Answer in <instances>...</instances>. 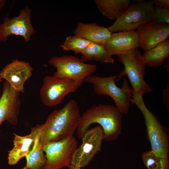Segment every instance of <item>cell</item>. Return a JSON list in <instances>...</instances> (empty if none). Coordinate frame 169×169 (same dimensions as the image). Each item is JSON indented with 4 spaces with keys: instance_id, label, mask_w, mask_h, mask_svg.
Instances as JSON below:
<instances>
[{
    "instance_id": "1",
    "label": "cell",
    "mask_w": 169,
    "mask_h": 169,
    "mask_svg": "<svg viewBox=\"0 0 169 169\" xmlns=\"http://www.w3.org/2000/svg\"><path fill=\"white\" fill-rule=\"evenodd\" d=\"M81 116L77 102L71 99L62 108L50 113L44 123L37 125L31 130L43 146L46 143L73 136Z\"/></svg>"
},
{
    "instance_id": "2",
    "label": "cell",
    "mask_w": 169,
    "mask_h": 169,
    "mask_svg": "<svg viewBox=\"0 0 169 169\" xmlns=\"http://www.w3.org/2000/svg\"><path fill=\"white\" fill-rule=\"evenodd\" d=\"M123 115L112 105H94L81 116L76 130L77 137L82 139L91 125L97 123L102 128L103 140L115 141L121 133Z\"/></svg>"
},
{
    "instance_id": "3",
    "label": "cell",
    "mask_w": 169,
    "mask_h": 169,
    "mask_svg": "<svg viewBox=\"0 0 169 169\" xmlns=\"http://www.w3.org/2000/svg\"><path fill=\"white\" fill-rule=\"evenodd\" d=\"M117 76L101 77L90 75L87 77L84 82L93 84L95 93L98 95L110 97L114 101L115 107L122 114H127L132 97V91L125 78L123 79L121 88L115 84Z\"/></svg>"
},
{
    "instance_id": "4",
    "label": "cell",
    "mask_w": 169,
    "mask_h": 169,
    "mask_svg": "<svg viewBox=\"0 0 169 169\" xmlns=\"http://www.w3.org/2000/svg\"><path fill=\"white\" fill-rule=\"evenodd\" d=\"M143 95H132L131 102L142 113L145 121L151 149L157 156L168 157L169 139L167 133L157 117L146 106Z\"/></svg>"
},
{
    "instance_id": "5",
    "label": "cell",
    "mask_w": 169,
    "mask_h": 169,
    "mask_svg": "<svg viewBox=\"0 0 169 169\" xmlns=\"http://www.w3.org/2000/svg\"><path fill=\"white\" fill-rule=\"evenodd\" d=\"M117 58L124 68L117 76L116 82L126 75L132 85V95H143L153 91L144 80L146 64L140 51L134 49L125 54L117 56Z\"/></svg>"
},
{
    "instance_id": "6",
    "label": "cell",
    "mask_w": 169,
    "mask_h": 169,
    "mask_svg": "<svg viewBox=\"0 0 169 169\" xmlns=\"http://www.w3.org/2000/svg\"><path fill=\"white\" fill-rule=\"evenodd\" d=\"M154 7L153 0L135 1L108 28L112 33L134 31L153 20Z\"/></svg>"
},
{
    "instance_id": "7",
    "label": "cell",
    "mask_w": 169,
    "mask_h": 169,
    "mask_svg": "<svg viewBox=\"0 0 169 169\" xmlns=\"http://www.w3.org/2000/svg\"><path fill=\"white\" fill-rule=\"evenodd\" d=\"M49 63L56 70L53 76L73 80L78 87H81L85 79L96 69L95 65L85 63L81 58L73 56H53L49 59Z\"/></svg>"
},
{
    "instance_id": "8",
    "label": "cell",
    "mask_w": 169,
    "mask_h": 169,
    "mask_svg": "<svg viewBox=\"0 0 169 169\" xmlns=\"http://www.w3.org/2000/svg\"><path fill=\"white\" fill-rule=\"evenodd\" d=\"M78 142L74 136L44 144L47 162L44 169H61L71 164Z\"/></svg>"
},
{
    "instance_id": "9",
    "label": "cell",
    "mask_w": 169,
    "mask_h": 169,
    "mask_svg": "<svg viewBox=\"0 0 169 169\" xmlns=\"http://www.w3.org/2000/svg\"><path fill=\"white\" fill-rule=\"evenodd\" d=\"M78 88L73 80L47 75L44 79L40 95L45 105L53 107L60 104L67 95L76 92Z\"/></svg>"
},
{
    "instance_id": "10",
    "label": "cell",
    "mask_w": 169,
    "mask_h": 169,
    "mask_svg": "<svg viewBox=\"0 0 169 169\" xmlns=\"http://www.w3.org/2000/svg\"><path fill=\"white\" fill-rule=\"evenodd\" d=\"M82 141L74 155L71 163L81 168L87 166L101 150L103 140V131L100 125L87 130Z\"/></svg>"
},
{
    "instance_id": "11",
    "label": "cell",
    "mask_w": 169,
    "mask_h": 169,
    "mask_svg": "<svg viewBox=\"0 0 169 169\" xmlns=\"http://www.w3.org/2000/svg\"><path fill=\"white\" fill-rule=\"evenodd\" d=\"M31 9L27 7L21 10L19 15L12 18L6 16L0 24V42H6L11 35L23 37L29 42L35 32L31 22Z\"/></svg>"
},
{
    "instance_id": "12",
    "label": "cell",
    "mask_w": 169,
    "mask_h": 169,
    "mask_svg": "<svg viewBox=\"0 0 169 169\" xmlns=\"http://www.w3.org/2000/svg\"><path fill=\"white\" fill-rule=\"evenodd\" d=\"M137 32L140 48L145 52L168 39L169 24L153 20L139 27Z\"/></svg>"
},
{
    "instance_id": "13",
    "label": "cell",
    "mask_w": 169,
    "mask_h": 169,
    "mask_svg": "<svg viewBox=\"0 0 169 169\" xmlns=\"http://www.w3.org/2000/svg\"><path fill=\"white\" fill-rule=\"evenodd\" d=\"M33 70L29 63L16 59L2 69L0 75L16 91L23 93L24 84L31 77Z\"/></svg>"
},
{
    "instance_id": "14",
    "label": "cell",
    "mask_w": 169,
    "mask_h": 169,
    "mask_svg": "<svg viewBox=\"0 0 169 169\" xmlns=\"http://www.w3.org/2000/svg\"><path fill=\"white\" fill-rule=\"evenodd\" d=\"M20 94L7 81L4 82L0 99V126L4 121L12 125L17 124L21 105Z\"/></svg>"
},
{
    "instance_id": "15",
    "label": "cell",
    "mask_w": 169,
    "mask_h": 169,
    "mask_svg": "<svg viewBox=\"0 0 169 169\" xmlns=\"http://www.w3.org/2000/svg\"><path fill=\"white\" fill-rule=\"evenodd\" d=\"M104 46L111 57L125 54L133 49L140 48L138 33L134 31L112 33Z\"/></svg>"
},
{
    "instance_id": "16",
    "label": "cell",
    "mask_w": 169,
    "mask_h": 169,
    "mask_svg": "<svg viewBox=\"0 0 169 169\" xmlns=\"http://www.w3.org/2000/svg\"><path fill=\"white\" fill-rule=\"evenodd\" d=\"M74 35L89 41L104 46L111 36L112 33L107 28L94 23H78L74 31Z\"/></svg>"
},
{
    "instance_id": "17",
    "label": "cell",
    "mask_w": 169,
    "mask_h": 169,
    "mask_svg": "<svg viewBox=\"0 0 169 169\" xmlns=\"http://www.w3.org/2000/svg\"><path fill=\"white\" fill-rule=\"evenodd\" d=\"M13 147L8 151V160L10 165L16 164L29 152L35 138V135L31 131L30 134L24 136L14 133Z\"/></svg>"
},
{
    "instance_id": "18",
    "label": "cell",
    "mask_w": 169,
    "mask_h": 169,
    "mask_svg": "<svg viewBox=\"0 0 169 169\" xmlns=\"http://www.w3.org/2000/svg\"><path fill=\"white\" fill-rule=\"evenodd\" d=\"M94 2L103 16L115 21L125 11L131 2L130 0H95Z\"/></svg>"
},
{
    "instance_id": "19",
    "label": "cell",
    "mask_w": 169,
    "mask_h": 169,
    "mask_svg": "<svg viewBox=\"0 0 169 169\" xmlns=\"http://www.w3.org/2000/svg\"><path fill=\"white\" fill-rule=\"evenodd\" d=\"M169 55V39H167L142 55L146 65L157 68L163 63Z\"/></svg>"
},
{
    "instance_id": "20",
    "label": "cell",
    "mask_w": 169,
    "mask_h": 169,
    "mask_svg": "<svg viewBox=\"0 0 169 169\" xmlns=\"http://www.w3.org/2000/svg\"><path fill=\"white\" fill-rule=\"evenodd\" d=\"M84 62L94 60L101 63L113 64L114 59L110 56L104 46L91 43L81 53Z\"/></svg>"
},
{
    "instance_id": "21",
    "label": "cell",
    "mask_w": 169,
    "mask_h": 169,
    "mask_svg": "<svg viewBox=\"0 0 169 169\" xmlns=\"http://www.w3.org/2000/svg\"><path fill=\"white\" fill-rule=\"evenodd\" d=\"M43 146L38 143L36 135L35 138L28 154L25 157L27 169H44L47 160L44 153Z\"/></svg>"
},
{
    "instance_id": "22",
    "label": "cell",
    "mask_w": 169,
    "mask_h": 169,
    "mask_svg": "<svg viewBox=\"0 0 169 169\" xmlns=\"http://www.w3.org/2000/svg\"><path fill=\"white\" fill-rule=\"evenodd\" d=\"M141 159L148 169H169L168 157L157 156L151 150L143 152Z\"/></svg>"
},
{
    "instance_id": "23",
    "label": "cell",
    "mask_w": 169,
    "mask_h": 169,
    "mask_svg": "<svg viewBox=\"0 0 169 169\" xmlns=\"http://www.w3.org/2000/svg\"><path fill=\"white\" fill-rule=\"evenodd\" d=\"M92 42L82 37L74 35L67 37L60 45L64 50H72L76 54H81Z\"/></svg>"
},
{
    "instance_id": "24",
    "label": "cell",
    "mask_w": 169,
    "mask_h": 169,
    "mask_svg": "<svg viewBox=\"0 0 169 169\" xmlns=\"http://www.w3.org/2000/svg\"><path fill=\"white\" fill-rule=\"evenodd\" d=\"M153 20L158 23L169 24V9L154 7Z\"/></svg>"
},
{
    "instance_id": "25",
    "label": "cell",
    "mask_w": 169,
    "mask_h": 169,
    "mask_svg": "<svg viewBox=\"0 0 169 169\" xmlns=\"http://www.w3.org/2000/svg\"><path fill=\"white\" fill-rule=\"evenodd\" d=\"M153 2L154 7L169 9V0H153Z\"/></svg>"
},
{
    "instance_id": "26",
    "label": "cell",
    "mask_w": 169,
    "mask_h": 169,
    "mask_svg": "<svg viewBox=\"0 0 169 169\" xmlns=\"http://www.w3.org/2000/svg\"><path fill=\"white\" fill-rule=\"evenodd\" d=\"M68 169H81V168L78 166L73 164L69 165L68 166Z\"/></svg>"
},
{
    "instance_id": "27",
    "label": "cell",
    "mask_w": 169,
    "mask_h": 169,
    "mask_svg": "<svg viewBox=\"0 0 169 169\" xmlns=\"http://www.w3.org/2000/svg\"><path fill=\"white\" fill-rule=\"evenodd\" d=\"M6 2L5 0H0V11L5 6Z\"/></svg>"
},
{
    "instance_id": "28",
    "label": "cell",
    "mask_w": 169,
    "mask_h": 169,
    "mask_svg": "<svg viewBox=\"0 0 169 169\" xmlns=\"http://www.w3.org/2000/svg\"><path fill=\"white\" fill-rule=\"evenodd\" d=\"M3 81V79L2 77H1V75H0V83L2 82Z\"/></svg>"
},
{
    "instance_id": "29",
    "label": "cell",
    "mask_w": 169,
    "mask_h": 169,
    "mask_svg": "<svg viewBox=\"0 0 169 169\" xmlns=\"http://www.w3.org/2000/svg\"><path fill=\"white\" fill-rule=\"evenodd\" d=\"M19 169H27L26 168L25 166H24V167L22 168Z\"/></svg>"
},
{
    "instance_id": "30",
    "label": "cell",
    "mask_w": 169,
    "mask_h": 169,
    "mask_svg": "<svg viewBox=\"0 0 169 169\" xmlns=\"http://www.w3.org/2000/svg\"><path fill=\"white\" fill-rule=\"evenodd\" d=\"M0 98H1V95H0Z\"/></svg>"
}]
</instances>
